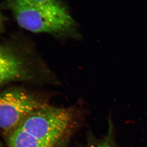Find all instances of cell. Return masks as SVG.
Returning a JSON list of instances; mask_svg holds the SVG:
<instances>
[{
    "label": "cell",
    "mask_w": 147,
    "mask_h": 147,
    "mask_svg": "<svg viewBox=\"0 0 147 147\" xmlns=\"http://www.w3.org/2000/svg\"><path fill=\"white\" fill-rule=\"evenodd\" d=\"M3 20L1 15L0 14V31L1 30V27L3 26Z\"/></svg>",
    "instance_id": "ba28073f"
},
{
    "label": "cell",
    "mask_w": 147,
    "mask_h": 147,
    "mask_svg": "<svg viewBox=\"0 0 147 147\" xmlns=\"http://www.w3.org/2000/svg\"><path fill=\"white\" fill-rule=\"evenodd\" d=\"M0 147H3V146H1V145L0 144Z\"/></svg>",
    "instance_id": "9c48e42d"
},
{
    "label": "cell",
    "mask_w": 147,
    "mask_h": 147,
    "mask_svg": "<svg viewBox=\"0 0 147 147\" xmlns=\"http://www.w3.org/2000/svg\"><path fill=\"white\" fill-rule=\"evenodd\" d=\"M16 1L34 5H43L49 4H61L59 0H14Z\"/></svg>",
    "instance_id": "52a82bcc"
},
{
    "label": "cell",
    "mask_w": 147,
    "mask_h": 147,
    "mask_svg": "<svg viewBox=\"0 0 147 147\" xmlns=\"http://www.w3.org/2000/svg\"><path fill=\"white\" fill-rule=\"evenodd\" d=\"M6 5L18 24L33 33L64 35L75 28V21L62 3L34 5L6 0Z\"/></svg>",
    "instance_id": "7a4b0ae2"
},
{
    "label": "cell",
    "mask_w": 147,
    "mask_h": 147,
    "mask_svg": "<svg viewBox=\"0 0 147 147\" xmlns=\"http://www.w3.org/2000/svg\"><path fill=\"white\" fill-rule=\"evenodd\" d=\"M33 78L32 71L20 55L8 47L0 45V86Z\"/></svg>",
    "instance_id": "277c9868"
},
{
    "label": "cell",
    "mask_w": 147,
    "mask_h": 147,
    "mask_svg": "<svg viewBox=\"0 0 147 147\" xmlns=\"http://www.w3.org/2000/svg\"><path fill=\"white\" fill-rule=\"evenodd\" d=\"M111 125L109 126V130L107 136L102 140L89 146V147H117L113 140V129Z\"/></svg>",
    "instance_id": "8992f818"
},
{
    "label": "cell",
    "mask_w": 147,
    "mask_h": 147,
    "mask_svg": "<svg viewBox=\"0 0 147 147\" xmlns=\"http://www.w3.org/2000/svg\"><path fill=\"white\" fill-rule=\"evenodd\" d=\"M23 89H10L0 93V131L8 136L33 112L46 104Z\"/></svg>",
    "instance_id": "3957f363"
},
{
    "label": "cell",
    "mask_w": 147,
    "mask_h": 147,
    "mask_svg": "<svg viewBox=\"0 0 147 147\" xmlns=\"http://www.w3.org/2000/svg\"><path fill=\"white\" fill-rule=\"evenodd\" d=\"M80 118L77 108H57L46 104L33 112L17 127L42 143L57 147L77 128Z\"/></svg>",
    "instance_id": "6da1fadb"
},
{
    "label": "cell",
    "mask_w": 147,
    "mask_h": 147,
    "mask_svg": "<svg viewBox=\"0 0 147 147\" xmlns=\"http://www.w3.org/2000/svg\"><path fill=\"white\" fill-rule=\"evenodd\" d=\"M7 144L8 147H52L18 127L7 136Z\"/></svg>",
    "instance_id": "5b68a950"
}]
</instances>
